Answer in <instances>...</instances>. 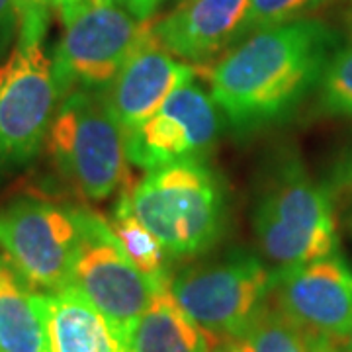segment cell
<instances>
[{
  "label": "cell",
  "mask_w": 352,
  "mask_h": 352,
  "mask_svg": "<svg viewBox=\"0 0 352 352\" xmlns=\"http://www.w3.org/2000/svg\"><path fill=\"white\" fill-rule=\"evenodd\" d=\"M18 25H20L18 0H0V45L12 36Z\"/></svg>",
  "instance_id": "21"
},
{
  "label": "cell",
  "mask_w": 352,
  "mask_h": 352,
  "mask_svg": "<svg viewBox=\"0 0 352 352\" xmlns=\"http://www.w3.org/2000/svg\"><path fill=\"white\" fill-rule=\"evenodd\" d=\"M50 149L57 166L90 200H106L122 184L126 135L102 92L75 90L59 100Z\"/></svg>",
  "instance_id": "4"
},
{
  "label": "cell",
  "mask_w": 352,
  "mask_h": 352,
  "mask_svg": "<svg viewBox=\"0 0 352 352\" xmlns=\"http://www.w3.org/2000/svg\"><path fill=\"white\" fill-rule=\"evenodd\" d=\"M110 226L126 252L127 261L143 276L151 278L155 282L170 280L166 272V252L157 237L135 217L129 201V192H126L118 201Z\"/></svg>",
  "instance_id": "18"
},
{
  "label": "cell",
  "mask_w": 352,
  "mask_h": 352,
  "mask_svg": "<svg viewBox=\"0 0 352 352\" xmlns=\"http://www.w3.org/2000/svg\"><path fill=\"white\" fill-rule=\"evenodd\" d=\"M333 45V32L317 20L254 32L215 65L210 94L237 129L268 126L321 80Z\"/></svg>",
  "instance_id": "1"
},
{
  "label": "cell",
  "mask_w": 352,
  "mask_h": 352,
  "mask_svg": "<svg viewBox=\"0 0 352 352\" xmlns=\"http://www.w3.org/2000/svg\"><path fill=\"white\" fill-rule=\"evenodd\" d=\"M127 346L129 352H212V340L176 302L166 282L129 329Z\"/></svg>",
  "instance_id": "15"
},
{
  "label": "cell",
  "mask_w": 352,
  "mask_h": 352,
  "mask_svg": "<svg viewBox=\"0 0 352 352\" xmlns=\"http://www.w3.org/2000/svg\"><path fill=\"white\" fill-rule=\"evenodd\" d=\"M131 210L166 256L210 251L226 229L227 198L219 176L201 161L149 170L129 192Z\"/></svg>",
  "instance_id": "2"
},
{
  "label": "cell",
  "mask_w": 352,
  "mask_h": 352,
  "mask_svg": "<svg viewBox=\"0 0 352 352\" xmlns=\"http://www.w3.org/2000/svg\"><path fill=\"white\" fill-rule=\"evenodd\" d=\"M18 8H45V0H18Z\"/></svg>",
  "instance_id": "25"
},
{
  "label": "cell",
  "mask_w": 352,
  "mask_h": 352,
  "mask_svg": "<svg viewBox=\"0 0 352 352\" xmlns=\"http://www.w3.org/2000/svg\"><path fill=\"white\" fill-rule=\"evenodd\" d=\"M323 2L325 0H249V10L241 28L239 38L266 28L300 20V16L314 10Z\"/></svg>",
  "instance_id": "20"
},
{
  "label": "cell",
  "mask_w": 352,
  "mask_h": 352,
  "mask_svg": "<svg viewBox=\"0 0 352 352\" xmlns=\"http://www.w3.org/2000/svg\"><path fill=\"white\" fill-rule=\"evenodd\" d=\"M212 352H251L247 349V344L239 337H227V339L217 340Z\"/></svg>",
  "instance_id": "23"
},
{
  "label": "cell",
  "mask_w": 352,
  "mask_h": 352,
  "mask_svg": "<svg viewBox=\"0 0 352 352\" xmlns=\"http://www.w3.org/2000/svg\"><path fill=\"white\" fill-rule=\"evenodd\" d=\"M151 38V22L138 20L116 0L85 4L65 20V36L51 61L59 100L75 90L102 92Z\"/></svg>",
  "instance_id": "5"
},
{
  "label": "cell",
  "mask_w": 352,
  "mask_h": 352,
  "mask_svg": "<svg viewBox=\"0 0 352 352\" xmlns=\"http://www.w3.org/2000/svg\"><path fill=\"white\" fill-rule=\"evenodd\" d=\"M346 352H352V331L346 335Z\"/></svg>",
  "instance_id": "26"
},
{
  "label": "cell",
  "mask_w": 352,
  "mask_h": 352,
  "mask_svg": "<svg viewBox=\"0 0 352 352\" xmlns=\"http://www.w3.org/2000/svg\"><path fill=\"white\" fill-rule=\"evenodd\" d=\"M59 94L41 36L20 34L0 65V175L30 163L50 133Z\"/></svg>",
  "instance_id": "7"
},
{
  "label": "cell",
  "mask_w": 352,
  "mask_h": 352,
  "mask_svg": "<svg viewBox=\"0 0 352 352\" xmlns=\"http://www.w3.org/2000/svg\"><path fill=\"white\" fill-rule=\"evenodd\" d=\"M51 352H129L127 340L75 288L39 294Z\"/></svg>",
  "instance_id": "14"
},
{
  "label": "cell",
  "mask_w": 352,
  "mask_h": 352,
  "mask_svg": "<svg viewBox=\"0 0 352 352\" xmlns=\"http://www.w3.org/2000/svg\"><path fill=\"white\" fill-rule=\"evenodd\" d=\"M180 2H182V4H184V2H188V0H180Z\"/></svg>",
  "instance_id": "29"
},
{
  "label": "cell",
  "mask_w": 352,
  "mask_h": 352,
  "mask_svg": "<svg viewBox=\"0 0 352 352\" xmlns=\"http://www.w3.org/2000/svg\"><path fill=\"white\" fill-rule=\"evenodd\" d=\"M57 8H59V12L63 16V22L67 18H71L76 10H80L85 4H88L90 0H51Z\"/></svg>",
  "instance_id": "24"
},
{
  "label": "cell",
  "mask_w": 352,
  "mask_h": 352,
  "mask_svg": "<svg viewBox=\"0 0 352 352\" xmlns=\"http://www.w3.org/2000/svg\"><path fill=\"white\" fill-rule=\"evenodd\" d=\"M249 0H188L153 25L157 41L184 61L201 63L241 36Z\"/></svg>",
  "instance_id": "13"
},
{
  "label": "cell",
  "mask_w": 352,
  "mask_h": 352,
  "mask_svg": "<svg viewBox=\"0 0 352 352\" xmlns=\"http://www.w3.org/2000/svg\"><path fill=\"white\" fill-rule=\"evenodd\" d=\"M239 339L251 352H331L337 349V340L298 325L270 298L249 321Z\"/></svg>",
  "instance_id": "17"
},
{
  "label": "cell",
  "mask_w": 352,
  "mask_h": 352,
  "mask_svg": "<svg viewBox=\"0 0 352 352\" xmlns=\"http://www.w3.org/2000/svg\"><path fill=\"white\" fill-rule=\"evenodd\" d=\"M217 110L212 94L194 82L176 88L151 118L126 133V159L147 173L182 161H201L219 133Z\"/></svg>",
  "instance_id": "10"
},
{
  "label": "cell",
  "mask_w": 352,
  "mask_h": 352,
  "mask_svg": "<svg viewBox=\"0 0 352 352\" xmlns=\"http://www.w3.org/2000/svg\"><path fill=\"white\" fill-rule=\"evenodd\" d=\"M78 249L71 286L100 311L124 339L164 282L143 276L127 261L112 226L100 215L75 210Z\"/></svg>",
  "instance_id": "8"
},
{
  "label": "cell",
  "mask_w": 352,
  "mask_h": 352,
  "mask_svg": "<svg viewBox=\"0 0 352 352\" xmlns=\"http://www.w3.org/2000/svg\"><path fill=\"white\" fill-rule=\"evenodd\" d=\"M76 249L75 210L22 198L0 212V251L38 288L59 292L71 286Z\"/></svg>",
  "instance_id": "9"
},
{
  "label": "cell",
  "mask_w": 352,
  "mask_h": 352,
  "mask_svg": "<svg viewBox=\"0 0 352 352\" xmlns=\"http://www.w3.org/2000/svg\"><path fill=\"white\" fill-rule=\"evenodd\" d=\"M120 4H124L127 12L131 16H135L138 20H151V16L155 14V10L159 8V4L163 0H116Z\"/></svg>",
  "instance_id": "22"
},
{
  "label": "cell",
  "mask_w": 352,
  "mask_h": 352,
  "mask_svg": "<svg viewBox=\"0 0 352 352\" xmlns=\"http://www.w3.org/2000/svg\"><path fill=\"white\" fill-rule=\"evenodd\" d=\"M192 80L194 69L178 61L153 34L102 90V96L126 135L151 118L176 88Z\"/></svg>",
  "instance_id": "12"
},
{
  "label": "cell",
  "mask_w": 352,
  "mask_h": 352,
  "mask_svg": "<svg viewBox=\"0 0 352 352\" xmlns=\"http://www.w3.org/2000/svg\"><path fill=\"white\" fill-rule=\"evenodd\" d=\"M90 2H94V4H106V2H112V0H90Z\"/></svg>",
  "instance_id": "27"
},
{
  "label": "cell",
  "mask_w": 352,
  "mask_h": 352,
  "mask_svg": "<svg viewBox=\"0 0 352 352\" xmlns=\"http://www.w3.org/2000/svg\"><path fill=\"white\" fill-rule=\"evenodd\" d=\"M12 263L0 258V352H51L39 294Z\"/></svg>",
  "instance_id": "16"
},
{
  "label": "cell",
  "mask_w": 352,
  "mask_h": 352,
  "mask_svg": "<svg viewBox=\"0 0 352 352\" xmlns=\"http://www.w3.org/2000/svg\"><path fill=\"white\" fill-rule=\"evenodd\" d=\"M252 226L264 256L280 268L337 254L333 201L298 163H282L263 182Z\"/></svg>",
  "instance_id": "3"
},
{
  "label": "cell",
  "mask_w": 352,
  "mask_h": 352,
  "mask_svg": "<svg viewBox=\"0 0 352 352\" xmlns=\"http://www.w3.org/2000/svg\"><path fill=\"white\" fill-rule=\"evenodd\" d=\"M331 352H342V351H340L339 346H337V349H335V351H331Z\"/></svg>",
  "instance_id": "28"
},
{
  "label": "cell",
  "mask_w": 352,
  "mask_h": 352,
  "mask_svg": "<svg viewBox=\"0 0 352 352\" xmlns=\"http://www.w3.org/2000/svg\"><path fill=\"white\" fill-rule=\"evenodd\" d=\"M319 87V102L325 112L352 116V38L329 59Z\"/></svg>",
  "instance_id": "19"
},
{
  "label": "cell",
  "mask_w": 352,
  "mask_h": 352,
  "mask_svg": "<svg viewBox=\"0 0 352 352\" xmlns=\"http://www.w3.org/2000/svg\"><path fill=\"white\" fill-rule=\"evenodd\" d=\"M270 300L315 335L346 339L352 331V268L339 254L276 270Z\"/></svg>",
  "instance_id": "11"
},
{
  "label": "cell",
  "mask_w": 352,
  "mask_h": 352,
  "mask_svg": "<svg viewBox=\"0 0 352 352\" xmlns=\"http://www.w3.org/2000/svg\"><path fill=\"white\" fill-rule=\"evenodd\" d=\"M276 270L249 252L194 264L170 278V292L208 337H239L268 302Z\"/></svg>",
  "instance_id": "6"
}]
</instances>
